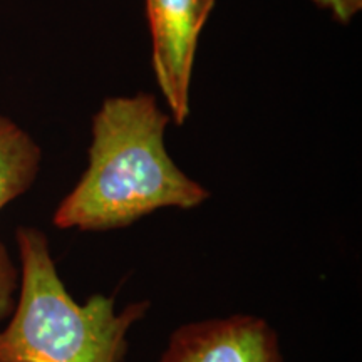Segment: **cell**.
<instances>
[{"label": "cell", "instance_id": "6da1fadb", "mask_svg": "<svg viewBox=\"0 0 362 362\" xmlns=\"http://www.w3.org/2000/svg\"><path fill=\"white\" fill-rule=\"evenodd\" d=\"M170 123L153 94L107 98L93 117L88 168L59 203L52 223L107 232L161 208L203 205L210 192L180 170L166 149Z\"/></svg>", "mask_w": 362, "mask_h": 362}, {"label": "cell", "instance_id": "7a4b0ae2", "mask_svg": "<svg viewBox=\"0 0 362 362\" xmlns=\"http://www.w3.org/2000/svg\"><path fill=\"white\" fill-rule=\"evenodd\" d=\"M21 297L0 332V362H123L129 330L148 314L149 300L116 310V298L94 293L78 304L59 277L47 237L17 230Z\"/></svg>", "mask_w": 362, "mask_h": 362}, {"label": "cell", "instance_id": "3957f363", "mask_svg": "<svg viewBox=\"0 0 362 362\" xmlns=\"http://www.w3.org/2000/svg\"><path fill=\"white\" fill-rule=\"evenodd\" d=\"M216 0H146L153 71L170 107L183 124L189 115V88L198 37Z\"/></svg>", "mask_w": 362, "mask_h": 362}, {"label": "cell", "instance_id": "277c9868", "mask_svg": "<svg viewBox=\"0 0 362 362\" xmlns=\"http://www.w3.org/2000/svg\"><path fill=\"white\" fill-rule=\"evenodd\" d=\"M158 362H284L277 330L237 314L180 325Z\"/></svg>", "mask_w": 362, "mask_h": 362}, {"label": "cell", "instance_id": "5b68a950", "mask_svg": "<svg viewBox=\"0 0 362 362\" xmlns=\"http://www.w3.org/2000/svg\"><path fill=\"white\" fill-rule=\"evenodd\" d=\"M40 156L33 136L0 115V210L33 187Z\"/></svg>", "mask_w": 362, "mask_h": 362}, {"label": "cell", "instance_id": "8992f818", "mask_svg": "<svg viewBox=\"0 0 362 362\" xmlns=\"http://www.w3.org/2000/svg\"><path fill=\"white\" fill-rule=\"evenodd\" d=\"M17 269L7 248L0 243V319H4L13 305V292L17 288Z\"/></svg>", "mask_w": 362, "mask_h": 362}, {"label": "cell", "instance_id": "52a82bcc", "mask_svg": "<svg viewBox=\"0 0 362 362\" xmlns=\"http://www.w3.org/2000/svg\"><path fill=\"white\" fill-rule=\"evenodd\" d=\"M312 2L319 8L327 11L341 25L351 24L362 8V0H312Z\"/></svg>", "mask_w": 362, "mask_h": 362}]
</instances>
